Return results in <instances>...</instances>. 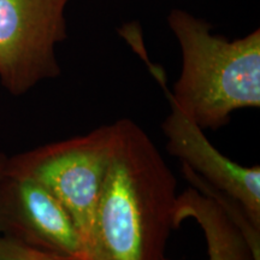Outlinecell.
<instances>
[{
	"mask_svg": "<svg viewBox=\"0 0 260 260\" xmlns=\"http://www.w3.org/2000/svg\"><path fill=\"white\" fill-rule=\"evenodd\" d=\"M69 0H0V82L23 95L60 75L57 45L67 39Z\"/></svg>",
	"mask_w": 260,
	"mask_h": 260,
	"instance_id": "277c9868",
	"label": "cell"
},
{
	"mask_svg": "<svg viewBox=\"0 0 260 260\" xmlns=\"http://www.w3.org/2000/svg\"><path fill=\"white\" fill-rule=\"evenodd\" d=\"M175 218L177 226L186 218H191L201 228L209 260H254L236 224L216 201L194 188L177 197Z\"/></svg>",
	"mask_w": 260,
	"mask_h": 260,
	"instance_id": "52a82bcc",
	"label": "cell"
},
{
	"mask_svg": "<svg viewBox=\"0 0 260 260\" xmlns=\"http://www.w3.org/2000/svg\"><path fill=\"white\" fill-rule=\"evenodd\" d=\"M6 160H8V158L4 157L3 159H0V180H2L3 175H4V171H5V165H6Z\"/></svg>",
	"mask_w": 260,
	"mask_h": 260,
	"instance_id": "30bf717a",
	"label": "cell"
},
{
	"mask_svg": "<svg viewBox=\"0 0 260 260\" xmlns=\"http://www.w3.org/2000/svg\"><path fill=\"white\" fill-rule=\"evenodd\" d=\"M4 157H5V155H4V154H3V153H2V152H0V159H3V158H4Z\"/></svg>",
	"mask_w": 260,
	"mask_h": 260,
	"instance_id": "8fae6325",
	"label": "cell"
},
{
	"mask_svg": "<svg viewBox=\"0 0 260 260\" xmlns=\"http://www.w3.org/2000/svg\"><path fill=\"white\" fill-rule=\"evenodd\" d=\"M165 93V92H164ZM171 112L162 122L167 151L242 205L253 223L260 228V168H246L220 153L205 135L204 129L165 93Z\"/></svg>",
	"mask_w": 260,
	"mask_h": 260,
	"instance_id": "8992f818",
	"label": "cell"
},
{
	"mask_svg": "<svg viewBox=\"0 0 260 260\" xmlns=\"http://www.w3.org/2000/svg\"><path fill=\"white\" fill-rule=\"evenodd\" d=\"M0 234L24 245L86 260L83 242L70 213L44 184L6 170L0 180Z\"/></svg>",
	"mask_w": 260,
	"mask_h": 260,
	"instance_id": "5b68a950",
	"label": "cell"
},
{
	"mask_svg": "<svg viewBox=\"0 0 260 260\" xmlns=\"http://www.w3.org/2000/svg\"><path fill=\"white\" fill-rule=\"evenodd\" d=\"M109 167L94 210L86 260H162L176 228V178L147 133L113 123Z\"/></svg>",
	"mask_w": 260,
	"mask_h": 260,
	"instance_id": "6da1fadb",
	"label": "cell"
},
{
	"mask_svg": "<svg viewBox=\"0 0 260 260\" xmlns=\"http://www.w3.org/2000/svg\"><path fill=\"white\" fill-rule=\"evenodd\" d=\"M0 260H74L24 245L0 234Z\"/></svg>",
	"mask_w": 260,
	"mask_h": 260,
	"instance_id": "9c48e42d",
	"label": "cell"
},
{
	"mask_svg": "<svg viewBox=\"0 0 260 260\" xmlns=\"http://www.w3.org/2000/svg\"><path fill=\"white\" fill-rule=\"evenodd\" d=\"M168 23L182 51V71L172 90L164 70L149 61L144 45L135 51L182 111L204 130H217L237 110L260 107V29L228 40L182 9L171 10Z\"/></svg>",
	"mask_w": 260,
	"mask_h": 260,
	"instance_id": "7a4b0ae2",
	"label": "cell"
},
{
	"mask_svg": "<svg viewBox=\"0 0 260 260\" xmlns=\"http://www.w3.org/2000/svg\"><path fill=\"white\" fill-rule=\"evenodd\" d=\"M113 135L112 123L6 160V170L34 178L60 201L79 229L83 248L109 167Z\"/></svg>",
	"mask_w": 260,
	"mask_h": 260,
	"instance_id": "3957f363",
	"label": "cell"
},
{
	"mask_svg": "<svg viewBox=\"0 0 260 260\" xmlns=\"http://www.w3.org/2000/svg\"><path fill=\"white\" fill-rule=\"evenodd\" d=\"M182 175L191 184V188L211 198L219 205L220 209L230 217V219L236 224L240 232L242 233L249 248H251L254 260H260V228L252 222L242 205L233 197H230L229 194L211 186L209 182L201 178L199 175L195 174L186 165H182Z\"/></svg>",
	"mask_w": 260,
	"mask_h": 260,
	"instance_id": "ba28073f",
	"label": "cell"
}]
</instances>
